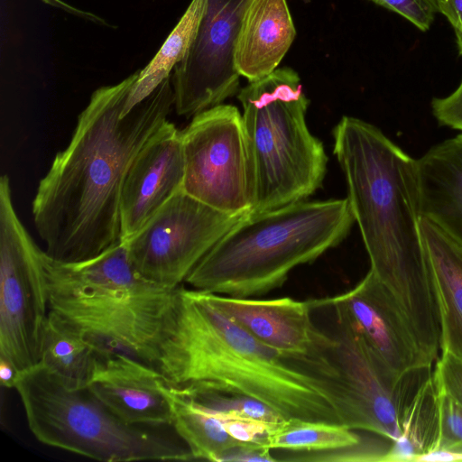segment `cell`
<instances>
[{
    "instance_id": "8992f818",
    "label": "cell",
    "mask_w": 462,
    "mask_h": 462,
    "mask_svg": "<svg viewBox=\"0 0 462 462\" xmlns=\"http://www.w3.org/2000/svg\"><path fill=\"white\" fill-rule=\"evenodd\" d=\"M243 107L251 211L262 212L306 199L322 185L328 157L306 123L310 101L300 77L277 68L249 82L237 95Z\"/></svg>"
},
{
    "instance_id": "ffe728a7",
    "label": "cell",
    "mask_w": 462,
    "mask_h": 462,
    "mask_svg": "<svg viewBox=\"0 0 462 462\" xmlns=\"http://www.w3.org/2000/svg\"><path fill=\"white\" fill-rule=\"evenodd\" d=\"M99 352L96 345L75 325L49 310L39 365L68 388L88 386Z\"/></svg>"
},
{
    "instance_id": "8d00e7d4",
    "label": "cell",
    "mask_w": 462,
    "mask_h": 462,
    "mask_svg": "<svg viewBox=\"0 0 462 462\" xmlns=\"http://www.w3.org/2000/svg\"><path fill=\"white\" fill-rule=\"evenodd\" d=\"M444 1H447V0H444Z\"/></svg>"
},
{
    "instance_id": "44dd1931",
    "label": "cell",
    "mask_w": 462,
    "mask_h": 462,
    "mask_svg": "<svg viewBox=\"0 0 462 462\" xmlns=\"http://www.w3.org/2000/svg\"><path fill=\"white\" fill-rule=\"evenodd\" d=\"M166 393L172 411L171 426L193 459L221 462L230 449L245 445L235 440L222 421L180 385L167 381Z\"/></svg>"
},
{
    "instance_id": "4dcf8cb0",
    "label": "cell",
    "mask_w": 462,
    "mask_h": 462,
    "mask_svg": "<svg viewBox=\"0 0 462 462\" xmlns=\"http://www.w3.org/2000/svg\"><path fill=\"white\" fill-rule=\"evenodd\" d=\"M431 109L439 125L462 132V81L449 96L433 98Z\"/></svg>"
},
{
    "instance_id": "d590c367",
    "label": "cell",
    "mask_w": 462,
    "mask_h": 462,
    "mask_svg": "<svg viewBox=\"0 0 462 462\" xmlns=\"http://www.w3.org/2000/svg\"><path fill=\"white\" fill-rule=\"evenodd\" d=\"M46 3L51 4V5L58 6L60 8H62L69 13L75 14L77 15H79L81 17H84L88 20L94 21V22H99L100 23L108 25L106 23H105L104 20H102L100 17L96 16L92 14H88L86 12H83L81 10L72 8L71 6L68 5L66 3H63L60 0H43Z\"/></svg>"
},
{
    "instance_id": "f1b7e54d",
    "label": "cell",
    "mask_w": 462,
    "mask_h": 462,
    "mask_svg": "<svg viewBox=\"0 0 462 462\" xmlns=\"http://www.w3.org/2000/svg\"><path fill=\"white\" fill-rule=\"evenodd\" d=\"M433 379L438 391L453 399L462 407V359L456 355L441 351L438 357Z\"/></svg>"
},
{
    "instance_id": "9a60e30c",
    "label": "cell",
    "mask_w": 462,
    "mask_h": 462,
    "mask_svg": "<svg viewBox=\"0 0 462 462\" xmlns=\"http://www.w3.org/2000/svg\"><path fill=\"white\" fill-rule=\"evenodd\" d=\"M167 380L159 370L131 356H99L89 390L123 421L139 426L172 424Z\"/></svg>"
},
{
    "instance_id": "f546056e",
    "label": "cell",
    "mask_w": 462,
    "mask_h": 462,
    "mask_svg": "<svg viewBox=\"0 0 462 462\" xmlns=\"http://www.w3.org/2000/svg\"><path fill=\"white\" fill-rule=\"evenodd\" d=\"M210 411L222 421L226 432L235 440L243 444L265 446L268 433L274 426L236 415Z\"/></svg>"
},
{
    "instance_id": "ba28073f",
    "label": "cell",
    "mask_w": 462,
    "mask_h": 462,
    "mask_svg": "<svg viewBox=\"0 0 462 462\" xmlns=\"http://www.w3.org/2000/svg\"><path fill=\"white\" fill-rule=\"evenodd\" d=\"M328 306L337 316L333 333H323L310 353L293 363L330 384L346 426L392 441L399 439V381L375 357L345 308Z\"/></svg>"
},
{
    "instance_id": "5bb4252c",
    "label": "cell",
    "mask_w": 462,
    "mask_h": 462,
    "mask_svg": "<svg viewBox=\"0 0 462 462\" xmlns=\"http://www.w3.org/2000/svg\"><path fill=\"white\" fill-rule=\"evenodd\" d=\"M181 131L169 120L133 161L120 200L121 241L134 236L175 194L183 190Z\"/></svg>"
},
{
    "instance_id": "cb8c5ba5",
    "label": "cell",
    "mask_w": 462,
    "mask_h": 462,
    "mask_svg": "<svg viewBox=\"0 0 462 462\" xmlns=\"http://www.w3.org/2000/svg\"><path fill=\"white\" fill-rule=\"evenodd\" d=\"M180 386L198 402L215 412L236 415L271 425H276L285 420L276 411L252 397L226 393L195 384Z\"/></svg>"
},
{
    "instance_id": "e575fe53",
    "label": "cell",
    "mask_w": 462,
    "mask_h": 462,
    "mask_svg": "<svg viewBox=\"0 0 462 462\" xmlns=\"http://www.w3.org/2000/svg\"><path fill=\"white\" fill-rule=\"evenodd\" d=\"M20 375L18 370L7 360L0 357V382L6 388H14Z\"/></svg>"
},
{
    "instance_id": "e0dca14e",
    "label": "cell",
    "mask_w": 462,
    "mask_h": 462,
    "mask_svg": "<svg viewBox=\"0 0 462 462\" xmlns=\"http://www.w3.org/2000/svg\"><path fill=\"white\" fill-rule=\"evenodd\" d=\"M295 37L286 0H251L234 44L236 70L249 82L266 77L278 68Z\"/></svg>"
},
{
    "instance_id": "3957f363",
    "label": "cell",
    "mask_w": 462,
    "mask_h": 462,
    "mask_svg": "<svg viewBox=\"0 0 462 462\" xmlns=\"http://www.w3.org/2000/svg\"><path fill=\"white\" fill-rule=\"evenodd\" d=\"M155 367L171 383L252 397L284 419L344 424L326 380L257 340L205 291L178 287Z\"/></svg>"
},
{
    "instance_id": "1f68e13d",
    "label": "cell",
    "mask_w": 462,
    "mask_h": 462,
    "mask_svg": "<svg viewBox=\"0 0 462 462\" xmlns=\"http://www.w3.org/2000/svg\"><path fill=\"white\" fill-rule=\"evenodd\" d=\"M273 462L277 458L272 455V450L265 446L245 444L237 446L225 454L221 462Z\"/></svg>"
},
{
    "instance_id": "277c9868",
    "label": "cell",
    "mask_w": 462,
    "mask_h": 462,
    "mask_svg": "<svg viewBox=\"0 0 462 462\" xmlns=\"http://www.w3.org/2000/svg\"><path fill=\"white\" fill-rule=\"evenodd\" d=\"M355 222L347 199L292 202L244 215L187 277L190 288L254 298L339 245Z\"/></svg>"
},
{
    "instance_id": "4fadbf2b",
    "label": "cell",
    "mask_w": 462,
    "mask_h": 462,
    "mask_svg": "<svg viewBox=\"0 0 462 462\" xmlns=\"http://www.w3.org/2000/svg\"><path fill=\"white\" fill-rule=\"evenodd\" d=\"M310 301L313 309L332 303L343 306L375 357L397 381L413 369L432 365L421 353L398 302L371 270L351 290Z\"/></svg>"
},
{
    "instance_id": "d4e9b609",
    "label": "cell",
    "mask_w": 462,
    "mask_h": 462,
    "mask_svg": "<svg viewBox=\"0 0 462 462\" xmlns=\"http://www.w3.org/2000/svg\"><path fill=\"white\" fill-rule=\"evenodd\" d=\"M205 0H191L180 20L169 34L162 46L144 69L141 77L156 70L171 73L193 43L203 14Z\"/></svg>"
},
{
    "instance_id": "52a82bcc",
    "label": "cell",
    "mask_w": 462,
    "mask_h": 462,
    "mask_svg": "<svg viewBox=\"0 0 462 462\" xmlns=\"http://www.w3.org/2000/svg\"><path fill=\"white\" fill-rule=\"evenodd\" d=\"M14 388L42 444L104 462L193 459L182 440L123 421L88 386L68 388L39 364Z\"/></svg>"
},
{
    "instance_id": "9c48e42d",
    "label": "cell",
    "mask_w": 462,
    "mask_h": 462,
    "mask_svg": "<svg viewBox=\"0 0 462 462\" xmlns=\"http://www.w3.org/2000/svg\"><path fill=\"white\" fill-rule=\"evenodd\" d=\"M42 251L20 220L10 179L0 178V357L20 374L39 363L49 313Z\"/></svg>"
},
{
    "instance_id": "6da1fadb",
    "label": "cell",
    "mask_w": 462,
    "mask_h": 462,
    "mask_svg": "<svg viewBox=\"0 0 462 462\" xmlns=\"http://www.w3.org/2000/svg\"><path fill=\"white\" fill-rule=\"evenodd\" d=\"M140 75L141 69L93 92L68 145L39 181L33 223L54 261H86L121 241L126 173L174 105L171 73L137 102L134 89Z\"/></svg>"
},
{
    "instance_id": "7a4b0ae2",
    "label": "cell",
    "mask_w": 462,
    "mask_h": 462,
    "mask_svg": "<svg viewBox=\"0 0 462 462\" xmlns=\"http://www.w3.org/2000/svg\"><path fill=\"white\" fill-rule=\"evenodd\" d=\"M334 148L371 268L390 291L427 360L440 351L439 316L420 233L416 160L378 127L344 116Z\"/></svg>"
},
{
    "instance_id": "484cf974",
    "label": "cell",
    "mask_w": 462,
    "mask_h": 462,
    "mask_svg": "<svg viewBox=\"0 0 462 462\" xmlns=\"http://www.w3.org/2000/svg\"><path fill=\"white\" fill-rule=\"evenodd\" d=\"M439 394V439L437 448L462 454V407L446 393Z\"/></svg>"
},
{
    "instance_id": "7c38bea8",
    "label": "cell",
    "mask_w": 462,
    "mask_h": 462,
    "mask_svg": "<svg viewBox=\"0 0 462 462\" xmlns=\"http://www.w3.org/2000/svg\"><path fill=\"white\" fill-rule=\"evenodd\" d=\"M251 0H205L196 38L171 71L174 108L186 117L222 104L239 88L234 44Z\"/></svg>"
},
{
    "instance_id": "836d02e7",
    "label": "cell",
    "mask_w": 462,
    "mask_h": 462,
    "mask_svg": "<svg viewBox=\"0 0 462 462\" xmlns=\"http://www.w3.org/2000/svg\"><path fill=\"white\" fill-rule=\"evenodd\" d=\"M439 13H441L451 24L459 55L462 56V0H440Z\"/></svg>"
},
{
    "instance_id": "7402d4cb",
    "label": "cell",
    "mask_w": 462,
    "mask_h": 462,
    "mask_svg": "<svg viewBox=\"0 0 462 462\" xmlns=\"http://www.w3.org/2000/svg\"><path fill=\"white\" fill-rule=\"evenodd\" d=\"M430 368L413 369L398 383L399 424L420 456L436 449L439 439V394Z\"/></svg>"
},
{
    "instance_id": "d6a6232c",
    "label": "cell",
    "mask_w": 462,
    "mask_h": 462,
    "mask_svg": "<svg viewBox=\"0 0 462 462\" xmlns=\"http://www.w3.org/2000/svg\"><path fill=\"white\" fill-rule=\"evenodd\" d=\"M419 456L420 452L414 443L402 435L391 442L382 462L416 461Z\"/></svg>"
},
{
    "instance_id": "30bf717a",
    "label": "cell",
    "mask_w": 462,
    "mask_h": 462,
    "mask_svg": "<svg viewBox=\"0 0 462 462\" xmlns=\"http://www.w3.org/2000/svg\"><path fill=\"white\" fill-rule=\"evenodd\" d=\"M244 215L219 211L180 190L124 242L142 277L176 289Z\"/></svg>"
},
{
    "instance_id": "83f0119b",
    "label": "cell",
    "mask_w": 462,
    "mask_h": 462,
    "mask_svg": "<svg viewBox=\"0 0 462 462\" xmlns=\"http://www.w3.org/2000/svg\"><path fill=\"white\" fill-rule=\"evenodd\" d=\"M402 16L419 30L426 32L439 13L440 0H370Z\"/></svg>"
},
{
    "instance_id": "2e32d148",
    "label": "cell",
    "mask_w": 462,
    "mask_h": 462,
    "mask_svg": "<svg viewBox=\"0 0 462 462\" xmlns=\"http://www.w3.org/2000/svg\"><path fill=\"white\" fill-rule=\"evenodd\" d=\"M209 300L257 340L288 360L306 356L323 332L312 322L310 300H260L206 292Z\"/></svg>"
},
{
    "instance_id": "ac0fdd59",
    "label": "cell",
    "mask_w": 462,
    "mask_h": 462,
    "mask_svg": "<svg viewBox=\"0 0 462 462\" xmlns=\"http://www.w3.org/2000/svg\"><path fill=\"white\" fill-rule=\"evenodd\" d=\"M416 162L420 216L462 245V134L432 146Z\"/></svg>"
},
{
    "instance_id": "5b68a950",
    "label": "cell",
    "mask_w": 462,
    "mask_h": 462,
    "mask_svg": "<svg viewBox=\"0 0 462 462\" xmlns=\"http://www.w3.org/2000/svg\"><path fill=\"white\" fill-rule=\"evenodd\" d=\"M49 310L79 328L99 356L122 353L155 367L176 289L142 277L119 241L79 263L52 260L45 252Z\"/></svg>"
},
{
    "instance_id": "603a6c76",
    "label": "cell",
    "mask_w": 462,
    "mask_h": 462,
    "mask_svg": "<svg viewBox=\"0 0 462 462\" xmlns=\"http://www.w3.org/2000/svg\"><path fill=\"white\" fill-rule=\"evenodd\" d=\"M361 441L355 430L341 423L285 419L271 429L265 446L271 450L314 453L341 449Z\"/></svg>"
},
{
    "instance_id": "d6986e66",
    "label": "cell",
    "mask_w": 462,
    "mask_h": 462,
    "mask_svg": "<svg viewBox=\"0 0 462 462\" xmlns=\"http://www.w3.org/2000/svg\"><path fill=\"white\" fill-rule=\"evenodd\" d=\"M440 325V349L462 359V245L425 217L420 221Z\"/></svg>"
},
{
    "instance_id": "4316f807",
    "label": "cell",
    "mask_w": 462,
    "mask_h": 462,
    "mask_svg": "<svg viewBox=\"0 0 462 462\" xmlns=\"http://www.w3.org/2000/svg\"><path fill=\"white\" fill-rule=\"evenodd\" d=\"M391 442L383 444L372 440L362 441L355 446L324 452L300 453L286 460L295 461H381Z\"/></svg>"
},
{
    "instance_id": "8fae6325",
    "label": "cell",
    "mask_w": 462,
    "mask_h": 462,
    "mask_svg": "<svg viewBox=\"0 0 462 462\" xmlns=\"http://www.w3.org/2000/svg\"><path fill=\"white\" fill-rule=\"evenodd\" d=\"M183 190L229 214L251 211L250 171L242 115L220 104L195 115L181 130Z\"/></svg>"
}]
</instances>
